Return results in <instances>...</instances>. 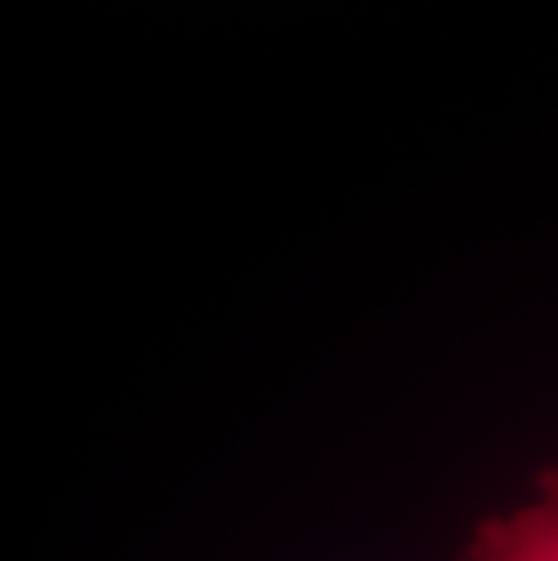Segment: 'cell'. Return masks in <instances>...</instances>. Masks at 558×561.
I'll return each mask as SVG.
<instances>
[{"instance_id": "cell-1", "label": "cell", "mask_w": 558, "mask_h": 561, "mask_svg": "<svg viewBox=\"0 0 558 561\" xmlns=\"http://www.w3.org/2000/svg\"><path fill=\"white\" fill-rule=\"evenodd\" d=\"M457 561H558V468L526 496L471 525Z\"/></svg>"}]
</instances>
